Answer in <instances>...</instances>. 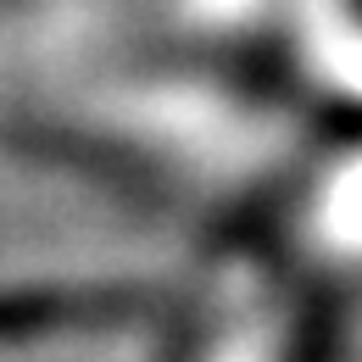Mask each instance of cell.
I'll return each mask as SVG.
<instances>
[{"mask_svg":"<svg viewBox=\"0 0 362 362\" xmlns=\"http://www.w3.org/2000/svg\"><path fill=\"white\" fill-rule=\"evenodd\" d=\"M279 206V228L218 284L173 362H313L323 329L317 268L362 257V151H334L307 195L290 179Z\"/></svg>","mask_w":362,"mask_h":362,"instance_id":"6da1fadb","label":"cell"}]
</instances>
